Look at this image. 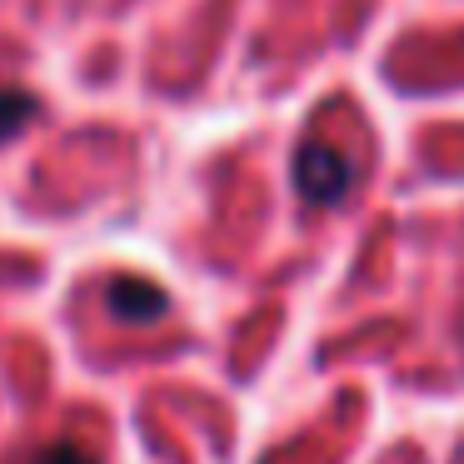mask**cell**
Listing matches in <instances>:
<instances>
[{
	"label": "cell",
	"instance_id": "obj_1",
	"mask_svg": "<svg viewBox=\"0 0 464 464\" xmlns=\"http://www.w3.org/2000/svg\"><path fill=\"white\" fill-rule=\"evenodd\" d=\"M350 185H354V165L344 150H334L324 140L300 145V155H295V190H300L304 205H340L350 195Z\"/></svg>",
	"mask_w": 464,
	"mask_h": 464
},
{
	"label": "cell",
	"instance_id": "obj_2",
	"mask_svg": "<svg viewBox=\"0 0 464 464\" xmlns=\"http://www.w3.org/2000/svg\"><path fill=\"white\" fill-rule=\"evenodd\" d=\"M105 304H111L115 320H135V324H150L165 314V290L150 280H140V275H121V280H111V290H105Z\"/></svg>",
	"mask_w": 464,
	"mask_h": 464
},
{
	"label": "cell",
	"instance_id": "obj_3",
	"mask_svg": "<svg viewBox=\"0 0 464 464\" xmlns=\"http://www.w3.org/2000/svg\"><path fill=\"white\" fill-rule=\"evenodd\" d=\"M41 115V105L31 101L25 91H11V85H0V145L15 140V135L25 130V125Z\"/></svg>",
	"mask_w": 464,
	"mask_h": 464
},
{
	"label": "cell",
	"instance_id": "obj_4",
	"mask_svg": "<svg viewBox=\"0 0 464 464\" xmlns=\"http://www.w3.org/2000/svg\"><path fill=\"white\" fill-rule=\"evenodd\" d=\"M35 464H95V459L81 450V444L61 440V444H51V450H41V454H35Z\"/></svg>",
	"mask_w": 464,
	"mask_h": 464
}]
</instances>
